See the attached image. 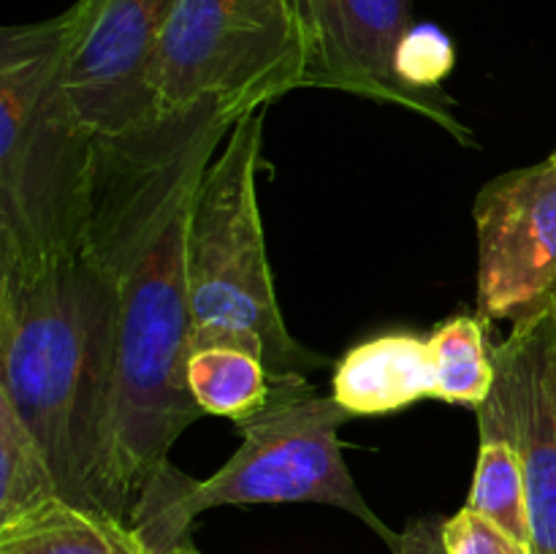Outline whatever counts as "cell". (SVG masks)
<instances>
[{
  "mask_svg": "<svg viewBox=\"0 0 556 554\" xmlns=\"http://www.w3.org/2000/svg\"><path fill=\"white\" fill-rule=\"evenodd\" d=\"M445 519L440 516H418L405 525V530L396 536L391 554H448L445 552L443 536Z\"/></svg>",
  "mask_w": 556,
  "mask_h": 554,
  "instance_id": "19",
  "label": "cell"
},
{
  "mask_svg": "<svg viewBox=\"0 0 556 554\" xmlns=\"http://www.w3.org/2000/svg\"><path fill=\"white\" fill-rule=\"evenodd\" d=\"M304 36L293 0H174L157 47V112L217 101L233 114L302 87Z\"/></svg>",
  "mask_w": 556,
  "mask_h": 554,
  "instance_id": "6",
  "label": "cell"
},
{
  "mask_svg": "<svg viewBox=\"0 0 556 554\" xmlns=\"http://www.w3.org/2000/svg\"><path fill=\"white\" fill-rule=\"evenodd\" d=\"M60 498L58 478L41 443L0 394V527L25 519Z\"/></svg>",
  "mask_w": 556,
  "mask_h": 554,
  "instance_id": "16",
  "label": "cell"
},
{
  "mask_svg": "<svg viewBox=\"0 0 556 554\" xmlns=\"http://www.w3.org/2000/svg\"><path fill=\"white\" fill-rule=\"evenodd\" d=\"M264 109L244 114L206 166L190 212V351L239 345L271 380L309 375L326 362L288 331L266 255L258 177Z\"/></svg>",
  "mask_w": 556,
  "mask_h": 554,
  "instance_id": "5",
  "label": "cell"
},
{
  "mask_svg": "<svg viewBox=\"0 0 556 554\" xmlns=\"http://www.w3.org/2000/svg\"><path fill=\"white\" fill-rule=\"evenodd\" d=\"M74 9L0 33V275L81 255L98 139L63 85Z\"/></svg>",
  "mask_w": 556,
  "mask_h": 554,
  "instance_id": "3",
  "label": "cell"
},
{
  "mask_svg": "<svg viewBox=\"0 0 556 554\" xmlns=\"http://www.w3.org/2000/svg\"><path fill=\"white\" fill-rule=\"evenodd\" d=\"M351 413L334 394H318L307 375L271 380L269 402L237 424L242 443L215 476L195 481L168 465L134 516L136 536L152 554L190 541L195 516L220 505H334L372 527L389 549L400 532L378 519L356 487L340 443Z\"/></svg>",
  "mask_w": 556,
  "mask_h": 554,
  "instance_id": "4",
  "label": "cell"
},
{
  "mask_svg": "<svg viewBox=\"0 0 556 554\" xmlns=\"http://www.w3.org/2000/svg\"><path fill=\"white\" fill-rule=\"evenodd\" d=\"M548 158H552V161L556 163V147H554V152H552V155H548Z\"/></svg>",
  "mask_w": 556,
  "mask_h": 554,
  "instance_id": "21",
  "label": "cell"
},
{
  "mask_svg": "<svg viewBox=\"0 0 556 554\" xmlns=\"http://www.w3.org/2000/svg\"><path fill=\"white\" fill-rule=\"evenodd\" d=\"M494 383L508 400L525 465L532 554H556V297L514 320L494 345Z\"/></svg>",
  "mask_w": 556,
  "mask_h": 554,
  "instance_id": "10",
  "label": "cell"
},
{
  "mask_svg": "<svg viewBox=\"0 0 556 554\" xmlns=\"http://www.w3.org/2000/svg\"><path fill=\"white\" fill-rule=\"evenodd\" d=\"M0 554H152L134 527L101 511L52 500L0 527Z\"/></svg>",
  "mask_w": 556,
  "mask_h": 554,
  "instance_id": "13",
  "label": "cell"
},
{
  "mask_svg": "<svg viewBox=\"0 0 556 554\" xmlns=\"http://www.w3.org/2000/svg\"><path fill=\"white\" fill-rule=\"evenodd\" d=\"M174 0H76L63 85L98 136H119L157 114V47Z\"/></svg>",
  "mask_w": 556,
  "mask_h": 554,
  "instance_id": "8",
  "label": "cell"
},
{
  "mask_svg": "<svg viewBox=\"0 0 556 554\" xmlns=\"http://www.w3.org/2000/svg\"><path fill=\"white\" fill-rule=\"evenodd\" d=\"M443 536L448 554H532L530 543H521L519 538L470 508L448 516Z\"/></svg>",
  "mask_w": 556,
  "mask_h": 554,
  "instance_id": "18",
  "label": "cell"
},
{
  "mask_svg": "<svg viewBox=\"0 0 556 554\" xmlns=\"http://www.w3.org/2000/svg\"><path fill=\"white\" fill-rule=\"evenodd\" d=\"M454 65V43L434 25H413L396 49V74L416 90H443L440 81Z\"/></svg>",
  "mask_w": 556,
  "mask_h": 554,
  "instance_id": "17",
  "label": "cell"
},
{
  "mask_svg": "<svg viewBox=\"0 0 556 554\" xmlns=\"http://www.w3.org/2000/svg\"><path fill=\"white\" fill-rule=\"evenodd\" d=\"M304 36L302 87L342 90L410 109L459 144L478 136L445 90H416L396 74V49L413 27V0H293Z\"/></svg>",
  "mask_w": 556,
  "mask_h": 554,
  "instance_id": "7",
  "label": "cell"
},
{
  "mask_svg": "<svg viewBox=\"0 0 556 554\" xmlns=\"http://www.w3.org/2000/svg\"><path fill=\"white\" fill-rule=\"evenodd\" d=\"M481 315H451L429 335L434 400L478 407L494 386V345Z\"/></svg>",
  "mask_w": 556,
  "mask_h": 554,
  "instance_id": "15",
  "label": "cell"
},
{
  "mask_svg": "<svg viewBox=\"0 0 556 554\" xmlns=\"http://www.w3.org/2000/svg\"><path fill=\"white\" fill-rule=\"evenodd\" d=\"M185 378L204 416H226L233 424L255 416L271 394L266 364L239 345L193 348L185 364Z\"/></svg>",
  "mask_w": 556,
  "mask_h": 554,
  "instance_id": "14",
  "label": "cell"
},
{
  "mask_svg": "<svg viewBox=\"0 0 556 554\" xmlns=\"http://www.w3.org/2000/svg\"><path fill=\"white\" fill-rule=\"evenodd\" d=\"M163 554H201V552H195V546L193 543H179V546H174V549H168V552H163Z\"/></svg>",
  "mask_w": 556,
  "mask_h": 554,
  "instance_id": "20",
  "label": "cell"
},
{
  "mask_svg": "<svg viewBox=\"0 0 556 554\" xmlns=\"http://www.w3.org/2000/svg\"><path fill=\"white\" fill-rule=\"evenodd\" d=\"M334 400L356 416H386L434 396L429 337L391 331L351 348L331 378Z\"/></svg>",
  "mask_w": 556,
  "mask_h": 554,
  "instance_id": "11",
  "label": "cell"
},
{
  "mask_svg": "<svg viewBox=\"0 0 556 554\" xmlns=\"http://www.w3.org/2000/svg\"><path fill=\"white\" fill-rule=\"evenodd\" d=\"M117 297L87 253L0 275V394L41 443L60 498L112 516Z\"/></svg>",
  "mask_w": 556,
  "mask_h": 554,
  "instance_id": "2",
  "label": "cell"
},
{
  "mask_svg": "<svg viewBox=\"0 0 556 554\" xmlns=\"http://www.w3.org/2000/svg\"><path fill=\"white\" fill-rule=\"evenodd\" d=\"M478 234V315L516 320L556 297V163L514 168L472 204Z\"/></svg>",
  "mask_w": 556,
  "mask_h": 554,
  "instance_id": "9",
  "label": "cell"
},
{
  "mask_svg": "<svg viewBox=\"0 0 556 554\" xmlns=\"http://www.w3.org/2000/svg\"><path fill=\"white\" fill-rule=\"evenodd\" d=\"M217 101L161 112L98 139L90 223L81 253L103 266L117 297L112 407V516H134L204 413L190 396L188 237L195 190L239 123Z\"/></svg>",
  "mask_w": 556,
  "mask_h": 554,
  "instance_id": "1",
  "label": "cell"
},
{
  "mask_svg": "<svg viewBox=\"0 0 556 554\" xmlns=\"http://www.w3.org/2000/svg\"><path fill=\"white\" fill-rule=\"evenodd\" d=\"M478 416V459L472 473L465 508L486 516L505 532L530 543V514H527L525 465L508 400L497 383L486 400L476 407Z\"/></svg>",
  "mask_w": 556,
  "mask_h": 554,
  "instance_id": "12",
  "label": "cell"
}]
</instances>
